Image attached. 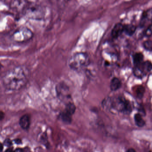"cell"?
<instances>
[{"mask_svg":"<svg viewBox=\"0 0 152 152\" xmlns=\"http://www.w3.org/2000/svg\"><path fill=\"white\" fill-rule=\"evenodd\" d=\"M126 152H137L133 148H130L127 150Z\"/></svg>","mask_w":152,"mask_h":152,"instance_id":"obj_25","label":"cell"},{"mask_svg":"<svg viewBox=\"0 0 152 152\" xmlns=\"http://www.w3.org/2000/svg\"><path fill=\"white\" fill-rule=\"evenodd\" d=\"M56 91L58 93V96L62 100H65L66 99H68L70 98L69 93V89L65 85L60 84L56 87Z\"/></svg>","mask_w":152,"mask_h":152,"instance_id":"obj_7","label":"cell"},{"mask_svg":"<svg viewBox=\"0 0 152 152\" xmlns=\"http://www.w3.org/2000/svg\"><path fill=\"white\" fill-rule=\"evenodd\" d=\"M146 36H149L152 35V24L148 26L145 32Z\"/></svg>","mask_w":152,"mask_h":152,"instance_id":"obj_20","label":"cell"},{"mask_svg":"<svg viewBox=\"0 0 152 152\" xmlns=\"http://www.w3.org/2000/svg\"><path fill=\"white\" fill-rule=\"evenodd\" d=\"M141 67H142V69H140L143 72L145 71V70L148 71V72H149L152 69V63L150 62V61H146V62H144V63L142 64Z\"/></svg>","mask_w":152,"mask_h":152,"instance_id":"obj_16","label":"cell"},{"mask_svg":"<svg viewBox=\"0 0 152 152\" xmlns=\"http://www.w3.org/2000/svg\"><path fill=\"white\" fill-rule=\"evenodd\" d=\"M14 152H24V151L22 148H16V149L14 150Z\"/></svg>","mask_w":152,"mask_h":152,"instance_id":"obj_22","label":"cell"},{"mask_svg":"<svg viewBox=\"0 0 152 152\" xmlns=\"http://www.w3.org/2000/svg\"><path fill=\"white\" fill-rule=\"evenodd\" d=\"M143 46L145 49L148 51H152V41H147L143 43Z\"/></svg>","mask_w":152,"mask_h":152,"instance_id":"obj_18","label":"cell"},{"mask_svg":"<svg viewBox=\"0 0 152 152\" xmlns=\"http://www.w3.org/2000/svg\"><path fill=\"white\" fill-rule=\"evenodd\" d=\"M124 32V25L121 23L116 24L113 28L111 32V35L114 39L118 37Z\"/></svg>","mask_w":152,"mask_h":152,"instance_id":"obj_8","label":"cell"},{"mask_svg":"<svg viewBox=\"0 0 152 152\" xmlns=\"http://www.w3.org/2000/svg\"><path fill=\"white\" fill-rule=\"evenodd\" d=\"M108 101L110 106L113 107L126 114H129L132 112L131 104L128 101L126 100L125 99L119 98L113 101L108 100Z\"/></svg>","mask_w":152,"mask_h":152,"instance_id":"obj_3","label":"cell"},{"mask_svg":"<svg viewBox=\"0 0 152 152\" xmlns=\"http://www.w3.org/2000/svg\"><path fill=\"white\" fill-rule=\"evenodd\" d=\"M152 24V8L143 11L141 18L140 26L144 27L146 25L148 26Z\"/></svg>","mask_w":152,"mask_h":152,"instance_id":"obj_6","label":"cell"},{"mask_svg":"<svg viewBox=\"0 0 152 152\" xmlns=\"http://www.w3.org/2000/svg\"><path fill=\"white\" fill-rule=\"evenodd\" d=\"M1 67H2V65H1V64L0 63V69H1Z\"/></svg>","mask_w":152,"mask_h":152,"instance_id":"obj_26","label":"cell"},{"mask_svg":"<svg viewBox=\"0 0 152 152\" xmlns=\"http://www.w3.org/2000/svg\"><path fill=\"white\" fill-rule=\"evenodd\" d=\"M121 83L120 80L117 78L112 79L110 82V88L112 91H116L121 87Z\"/></svg>","mask_w":152,"mask_h":152,"instance_id":"obj_11","label":"cell"},{"mask_svg":"<svg viewBox=\"0 0 152 152\" xmlns=\"http://www.w3.org/2000/svg\"><path fill=\"white\" fill-rule=\"evenodd\" d=\"M145 92V88L143 86H139L136 89L137 96L139 98H141L144 96Z\"/></svg>","mask_w":152,"mask_h":152,"instance_id":"obj_17","label":"cell"},{"mask_svg":"<svg viewBox=\"0 0 152 152\" xmlns=\"http://www.w3.org/2000/svg\"><path fill=\"white\" fill-rule=\"evenodd\" d=\"M14 142L15 143L16 145H19L21 144H22V141L21 139L19 138H16L14 140Z\"/></svg>","mask_w":152,"mask_h":152,"instance_id":"obj_21","label":"cell"},{"mask_svg":"<svg viewBox=\"0 0 152 152\" xmlns=\"http://www.w3.org/2000/svg\"><path fill=\"white\" fill-rule=\"evenodd\" d=\"M60 116L62 121L66 124H69L72 121V116L65 111L61 113Z\"/></svg>","mask_w":152,"mask_h":152,"instance_id":"obj_15","label":"cell"},{"mask_svg":"<svg viewBox=\"0 0 152 152\" xmlns=\"http://www.w3.org/2000/svg\"><path fill=\"white\" fill-rule=\"evenodd\" d=\"M144 59V56L141 53H137L133 56V61L134 64L138 65L141 64Z\"/></svg>","mask_w":152,"mask_h":152,"instance_id":"obj_14","label":"cell"},{"mask_svg":"<svg viewBox=\"0 0 152 152\" xmlns=\"http://www.w3.org/2000/svg\"><path fill=\"white\" fill-rule=\"evenodd\" d=\"M24 69L17 66L8 70L2 78L3 87L8 90L16 91L22 88L27 82Z\"/></svg>","mask_w":152,"mask_h":152,"instance_id":"obj_1","label":"cell"},{"mask_svg":"<svg viewBox=\"0 0 152 152\" xmlns=\"http://www.w3.org/2000/svg\"><path fill=\"white\" fill-rule=\"evenodd\" d=\"M3 148H4V145L1 142H0V152H3Z\"/></svg>","mask_w":152,"mask_h":152,"instance_id":"obj_23","label":"cell"},{"mask_svg":"<svg viewBox=\"0 0 152 152\" xmlns=\"http://www.w3.org/2000/svg\"><path fill=\"white\" fill-rule=\"evenodd\" d=\"M135 124L139 127H142L146 124L145 121L142 118L141 115L140 113H136L134 116Z\"/></svg>","mask_w":152,"mask_h":152,"instance_id":"obj_12","label":"cell"},{"mask_svg":"<svg viewBox=\"0 0 152 152\" xmlns=\"http://www.w3.org/2000/svg\"><path fill=\"white\" fill-rule=\"evenodd\" d=\"M136 29H137V27L136 26L133 24H128V25H124L123 32L127 35L131 36L136 32Z\"/></svg>","mask_w":152,"mask_h":152,"instance_id":"obj_10","label":"cell"},{"mask_svg":"<svg viewBox=\"0 0 152 152\" xmlns=\"http://www.w3.org/2000/svg\"><path fill=\"white\" fill-rule=\"evenodd\" d=\"M67 1H70V0H67Z\"/></svg>","mask_w":152,"mask_h":152,"instance_id":"obj_27","label":"cell"},{"mask_svg":"<svg viewBox=\"0 0 152 152\" xmlns=\"http://www.w3.org/2000/svg\"><path fill=\"white\" fill-rule=\"evenodd\" d=\"M19 125L24 130H28L30 125V118L29 115L25 114L20 119Z\"/></svg>","mask_w":152,"mask_h":152,"instance_id":"obj_9","label":"cell"},{"mask_svg":"<svg viewBox=\"0 0 152 152\" xmlns=\"http://www.w3.org/2000/svg\"><path fill=\"white\" fill-rule=\"evenodd\" d=\"M76 109V108L75 106L73 103L69 102L66 106V109L64 111L69 115L72 116L75 112Z\"/></svg>","mask_w":152,"mask_h":152,"instance_id":"obj_13","label":"cell"},{"mask_svg":"<svg viewBox=\"0 0 152 152\" xmlns=\"http://www.w3.org/2000/svg\"><path fill=\"white\" fill-rule=\"evenodd\" d=\"M89 63L88 56L85 53L76 54L72 56L69 61V65L71 68L75 70L87 66Z\"/></svg>","mask_w":152,"mask_h":152,"instance_id":"obj_2","label":"cell"},{"mask_svg":"<svg viewBox=\"0 0 152 152\" xmlns=\"http://www.w3.org/2000/svg\"><path fill=\"white\" fill-rule=\"evenodd\" d=\"M4 152H14V151L13 150V148L10 147L5 150Z\"/></svg>","mask_w":152,"mask_h":152,"instance_id":"obj_24","label":"cell"},{"mask_svg":"<svg viewBox=\"0 0 152 152\" xmlns=\"http://www.w3.org/2000/svg\"><path fill=\"white\" fill-rule=\"evenodd\" d=\"M33 34L31 30L26 28L16 31L13 36V39L17 42H22L30 39Z\"/></svg>","mask_w":152,"mask_h":152,"instance_id":"obj_4","label":"cell"},{"mask_svg":"<svg viewBox=\"0 0 152 152\" xmlns=\"http://www.w3.org/2000/svg\"><path fill=\"white\" fill-rule=\"evenodd\" d=\"M26 14L29 18L39 20L44 17L45 12L42 8L35 5L29 7L27 10Z\"/></svg>","mask_w":152,"mask_h":152,"instance_id":"obj_5","label":"cell"},{"mask_svg":"<svg viewBox=\"0 0 152 152\" xmlns=\"http://www.w3.org/2000/svg\"><path fill=\"white\" fill-rule=\"evenodd\" d=\"M3 145L5 146L10 148L13 146V141L10 139L6 138L4 140L3 142Z\"/></svg>","mask_w":152,"mask_h":152,"instance_id":"obj_19","label":"cell"}]
</instances>
